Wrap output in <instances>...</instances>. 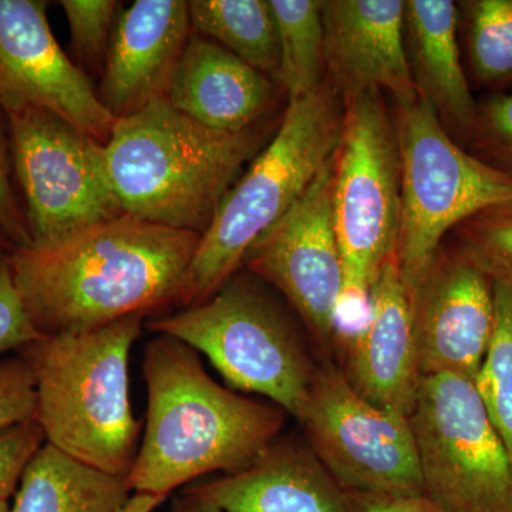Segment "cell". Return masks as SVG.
Segmentation results:
<instances>
[{"label": "cell", "mask_w": 512, "mask_h": 512, "mask_svg": "<svg viewBox=\"0 0 512 512\" xmlns=\"http://www.w3.org/2000/svg\"><path fill=\"white\" fill-rule=\"evenodd\" d=\"M201 237L124 212L8 259L33 328L55 338L175 306Z\"/></svg>", "instance_id": "obj_1"}, {"label": "cell", "mask_w": 512, "mask_h": 512, "mask_svg": "<svg viewBox=\"0 0 512 512\" xmlns=\"http://www.w3.org/2000/svg\"><path fill=\"white\" fill-rule=\"evenodd\" d=\"M143 375L146 426L127 476L133 494L168 498L205 474L235 473L281 437L284 409L215 382L181 340L151 339Z\"/></svg>", "instance_id": "obj_2"}, {"label": "cell", "mask_w": 512, "mask_h": 512, "mask_svg": "<svg viewBox=\"0 0 512 512\" xmlns=\"http://www.w3.org/2000/svg\"><path fill=\"white\" fill-rule=\"evenodd\" d=\"M269 134L264 123L212 130L160 99L116 121L104 163L123 212L202 235Z\"/></svg>", "instance_id": "obj_3"}, {"label": "cell", "mask_w": 512, "mask_h": 512, "mask_svg": "<svg viewBox=\"0 0 512 512\" xmlns=\"http://www.w3.org/2000/svg\"><path fill=\"white\" fill-rule=\"evenodd\" d=\"M146 326L130 316L77 335L42 338L19 355L36 379V421L47 444L113 476L127 477L141 441L128 362Z\"/></svg>", "instance_id": "obj_4"}, {"label": "cell", "mask_w": 512, "mask_h": 512, "mask_svg": "<svg viewBox=\"0 0 512 512\" xmlns=\"http://www.w3.org/2000/svg\"><path fill=\"white\" fill-rule=\"evenodd\" d=\"M340 103L329 80L288 101L276 133L229 188L202 234L175 306L191 308L211 298L242 268L256 239L308 190L338 150L345 111Z\"/></svg>", "instance_id": "obj_5"}, {"label": "cell", "mask_w": 512, "mask_h": 512, "mask_svg": "<svg viewBox=\"0 0 512 512\" xmlns=\"http://www.w3.org/2000/svg\"><path fill=\"white\" fill-rule=\"evenodd\" d=\"M202 353L232 387L298 419L316 366L274 288L241 268L211 298L146 323Z\"/></svg>", "instance_id": "obj_6"}, {"label": "cell", "mask_w": 512, "mask_h": 512, "mask_svg": "<svg viewBox=\"0 0 512 512\" xmlns=\"http://www.w3.org/2000/svg\"><path fill=\"white\" fill-rule=\"evenodd\" d=\"M396 109L402 174L396 264L412 289L448 231L485 208L512 201V180L458 146L420 94Z\"/></svg>", "instance_id": "obj_7"}, {"label": "cell", "mask_w": 512, "mask_h": 512, "mask_svg": "<svg viewBox=\"0 0 512 512\" xmlns=\"http://www.w3.org/2000/svg\"><path fill=\"white\" fill-rule=\"evenodd\" d=\"M402 174L396 124L379 90L345 104L333 161L332 212L345 296L369 299L380 269L396 259Z\"/></svg>", "instance_id": "obj_8"}, {"label": "cell", "mask_w": 512, "mask_h": 512, "mask_svg": "<svg viewBox=\"0 0 512 512\" xmlns=\"http://www.w3.org/2000/svg\"><path fill=\"white\" fill-rule=\"evenodd\" d=\"M424 497L444 512H512V464L476 382L421 377L409 414Z\"/></svg>", "instance_id": "obj_9"}, {"label": "cell", "mask_w": 512, "mask_h": 512, "mask_svg": "<svg viewBox=\"0 0 512 512\" xmlns=\"http://www.w3.org/2000/svg\"><path fill=\"white\" fill-rule=\"evenodd\" d=\"M6 117L32 245L62 241L124 214L100 143L47 110L29 107Z\"/></svg>", "instance_id": "obj_10"}, {"label": "cell", "mask_w": 512, "mask_h": 512, "mask_svg": "<svg viewBox=\"0 0 512 512\" xmlns=\"http://www.w3.org/2000/svg\"><path fill=\"white\" fill-rule=\"evenodd\" d=\"M296 420L313 454L346 493L424 495L409 416L360 396L342 367L316 366Z\"/></svg>", "instance_id": "obj_11"}, {"label": "cell", "mask_w": 512, "mask_h": 512, "mask_svg": "<svg viewBox=\"0 0 512 512\" xmlns=\"http://www.w3.org/2000/svg\"><path fill=\"white\" fill-rule=\"evenodd\" d=\"M333 161L245 255L242 268L281 293L322 343L335 336L345 269L332 212Z\"/></svg>", "instance_id": "obj_12"}, {"label": "cell", "mask_w": 512, "mask_h": 512, "mask_svg": "<svg viewBox=\"0 0 512 512\" xmlns=\"http://www.w3.org/2000/svg\"><path fill=\"white\" fill-rule=\"evenodd\" d=\"M47 8L43 0H0V109L50 111L106 146L117 120L57 43Z\"/></svg>", "instance_id": "obj_13"}, {"label": "cell", "mask_w": 512, "mask_h": 512, "mask_svg": "<svg viewBox=\"0 0 512 512\" xmlns=\"http://www.w3.org/2000/svg\"><path fill=\"white\" fill-rule=\"evenodd\" d=\"M410 295L421 376L476 380L493 339V281L463 255L440 249Z\"/></svg>", "instance_id": "obj_14"}, {"label": "cell", "mask_w": 512, "mask_h": 512, "mask_svg": "<svg viewBox=\"0 0 512 512\" xmlns=\"http://www.w3.org/2000/svg\"><path fill=\"white\" fill-rule=\"evenodd\" d=\"M322 20L326 72L343 104L375 90H386L396 104L417 99L403 0H325Z\"/></svg>", "instance_id": "obj_15"}, {"label": "cell", "mask_w": 512, "mask_h": 512, "mask_svg": "<svg viewBox=\"0 0 512 512\" xmlns=\"http://www.w3.org/2000/svg\"><path fill=\"white\" fill-rule=\"evenodd\" d=\"M192 29L188 2L137 0L120 9L97 96L116 120L164 99Z\"/></svg>", "instance_id": "obj_16"}, {"label": "cell", "mask_w": 512, "mask_h": 512, "mask_svg": "<svg viewBox=\"0 0 512 512\" xmlns=\"http://www.w3.org/2000/svg\"><path fill=\"white\" fill-rule=\"evenodd\" d=\"M366 326L350 336L343 373L360 396L409 416L421 382L412 295L396 259L370 289Z\"/></svg>", "instance_id": "obj_17"}, {"label": "cell", "mask_w": 512, "mask_h": 512, "mask_svg": "<svg viewBox=\"0 0 512 512\" xmlns=\"http://www.w3.org/2000/svg\"><path fill=\"white\" fill-rule=\"evenodd\" d=\"M183 494L221 512H357L308 443L282 437L247 467Z\"/></svg>", "instance_id": "obj_18"}, {"label": "cell", "mask_w": 512, "mask_h": 512, "mask_svg": "<svg viewBox=\"0 0 512 512\" xmlns=\"http://www.w3.org/2000/svg\"><path fill=\"white\" fill-rule=\"evenodd\" d=\"M164 100L202 126L241 133L264 121L275 84L218 43L191 32Z\"/></svg>", "instance_id": "obj_19"}, {"label": "cell", "mask_w": 512, "mask_h": 512, "mask_svg": "<svg viewBox=\"0 0 512 512\" xmlns=\"http://www.w3.org/2000/svg\"><path fill=\"white\" fill-rule=\"evenodd\" d=\"M457 33V3L404 2V45L417 93L430 101L447 131L470 140L478 103L461 62Z\"/></svg>", "instance_id": "obj_20"}, {"label": "cell", "mask_w": 512, "mask_h": 512, "mask_svg": "<svg viewBox=\"0 0 512 512\" xmlns=\"http://www.w3.org/2000/svg\"><path fill=\"white\" fill-rule=\"evenodd\" d=\"M131 494L127 477L86 466L45 443L23 471L10 512H117Z\"/></svg>", "instance_id": "obj_21"}, {"label": "cell", "mask_w": 512, "mask_h": 512, "mask_svg": "<svg viewBox=\"0 0 512 512\" xmlns=\"http://www.w3.org/2000/svg\"><path fill=\"white\" fill-rule=\"evenodd\" d=\"M188 10L192 32L276 80L278 26L269 0H192Z\"/></svg>", "instance_id": "obj_22"}, {"label": "cell", "mask_w": 512, "mask_h": 512, "mask_svg": "<svg viewBox=\"0 0 512 512\" xmlns=\"http://www.w3.org/2000/svg\"><path fill=\"white\" fill-rule=\"evenodd\" d=\"M269 2L278 26L279 70L276 82L284 89L288 101L309 96L328 80L322 2Z\"/></svg>", "instance_id": "obj_23"}, {"label": "cell", "mask_w": 512, "mask_h": 512, "mask_svg": "<svg viewBox=\"0 0 512 512\" xmlns=\"http://www.w3.org/2000/svg\"><path fill=\"white\" fill-rule=\"evenodd\" d=\"M457 8L476 82L487 87L512 82V0H463Z\"/></svg>", "instance_id": "obj_24"}, {"label": "cell", "mask_w": 512, "mask_h": 512, "mask_svg": "<svg viewBox=\"0 0 512 512\" xmlns=\"http://www.w3.org/2000/svg\"><path fill=\"white\" fill-rule=\"evenodd\" d=\"M493 289V339L474 382L512 464V282L494 281Z\"/></svg>", "instance_id": "obj_25"}, {"label": "cell", "mask_w": 512, "mask_h": 512, "mask_svg": "<svg viewBox=\"0 0 512 512\" xmlns=\"http://www.w3.org/2000/svg\"><path fill=\"white\" fill-rule=\"evenodd\" d=\"M456 229L458 254L491 281L512 282V201L485 208Z\"/></svg>", "instance_id": "obj_26"}, {"label": "cell", "mask_w": 512, "mask_h": 512, "mask_svg": "<svg viewBox=\"0 0 512 512\" xmlns=\"http://www.w3.org/2000/svg\"><path fill=\"white\" fill-rule=\"evenodd\" d=\"M60 6L69 23L77 66L89 77L101 76L120 3L116 0H63Z\"/></svg>", "instance_id": "obj_27"}, {"label": "cell", "mask_w": 512, "mask_h": 512, "mask_svg": "<svg viewBox=\"0 0 512 512\" xmlns=\"http://www.w3.org/2000/svg\"><path fill=\"white\" fill-rule=\"evenodd\" d=\"M468 141L477 158L512 180V94L478 104L476 128Z\"/></svg>", "instance_id": "obj_28"}, {"label": "cell", "mask_w": 512, "mask_h": 512, "mask_svg": "<svg viewBox=\"0 0 512 512\" xmlns=\"http://www.w3.org/2000/svg\"><path fill=\"white\" fill-rule=\"evenodd\" d=\"M37 390L32 367L19 353L0 356V433L36 420Z\"/></svg>", "instance_id": "obj_29"}, {"label": "cell", "mask_w": 512, "mask_h": 512, "mask_svg": "<svg viewBox=\"0 0 512 512\" xmlns=\"http://www.w3.org/2000/svg\"><path fill=\"white\" fill-rule=\"evenodd\" d=\"M0 232L18 248L32 245L13 170L8 117L0 109Z\"/></svg>", "instance_id": "obj_30"}, {"label": "cell", "mask_w": 512, "mask_h": 512, "mask_svg": "<svg viewBox=\"0 0 512 512\" xmlns=\"http://www.w3.org/2000/svg\"><path fill=\"white\" fill-rule=\"evenodd\" d=\"M39 339L13 281L8 254H0V356L18 353Z\"/></svg>", "instance_id": "obj_31"}, {"label": "cell", "mask_w": 512, "mask_h": 512, "mask_svg": "<svg viewBox=\"0 0 512 512\" xmlns=\"http://www.w3.org/2000/svg\"><path fill=\"white\" fill-rule=\"evenodd\" d=\"M45 443V434L36 420L0 433V495H15L23 471Z\"/></svg>", "instance_id": "obj_32"}, {"label": "cell", "mask_w": 512, "mask_h": 512, "mask_svg": "<svg viewBox=\"0 0 512 512\" xmlns=\"http://www.w3.org/2000/svg\"><path fill=\"white\" fill-rule=\"evenodd\" d=\"M349 497L357 512H444L424 495L396 497V495L349 493Z\"/></svg>", "instance_id": "obj_33"}, {"label": "cell", "mask_w": 512, "mask_h": 512, "mask_svg": "<svg viewBox=\"0 0 512 512\" xmlns=\"http://www.w3.org/2000/svg\"><path fill=\"white\" fill-rule=\"evenodd\" d=\"M167 498L150 494H131L126 504L117 512H154Z\"/></svg>", "instance_id": "obj_34"}, {"label": "cell", "mask_w": 512, "mask_h": 512, "mask_svg": "<svg viewBox=\"0 0 512 512\" xmlns=\"http://www.w3.org/2000/svg\"><path fill=\"white\" fill-rule=\"evenodd\" d=\"M173 512H221L214 505L197 500L190 495L181 494L173 504Z\"/></svg>", "instance_id": "obj_35"}, {"label": "cell", "mask_w": 512, "mask_h": 512, "mask_svg": "<svg viewBox=\"0 0 512 512\" xmlns=\"http://www.w3.org/2000/svg\"><path fill=\"white\" fill-rule=\"evenodd\" d=\"M13 251H15V247H13V245L10 244L9 239L0 232V254L9 255L12 254Z\"/></svg>", "instance_id": "obj_36"}, {"label": "cell", "mask_w": 512, "mask_h": 512, "mask_svg": "<svg viewBox=\"0 0 512 512\" xmlns=\"http://www.w3.org/2000/svg\"><path fill=\"white\" fill-rule=\"evenodd\" d=\"M13 497L8 495H0V512H10V503Z\"/></svg>", "instance_id": "obj_37"}]
</instances>
